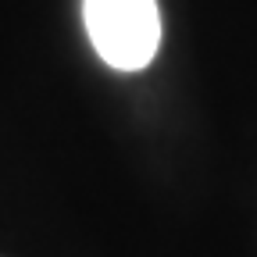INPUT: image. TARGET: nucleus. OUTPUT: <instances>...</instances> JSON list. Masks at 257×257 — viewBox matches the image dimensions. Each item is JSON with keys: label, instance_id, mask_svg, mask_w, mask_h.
Listing matches in <instances>:
<instances>
[{"label": "nucleus", "instance_id": "1", "mask_svg": "<svg viewBox=\"0 0 257 257\" xmlns=\"http://www.w3.org/2000/svg\"><path fill=\"white\" fill-rule=\"evenodd\" d=\"M93 50L118 72H140L161 43L157 0H82Z\"/></svg>", "mask_w": 257, "mask_h": 257}]
</instances>
